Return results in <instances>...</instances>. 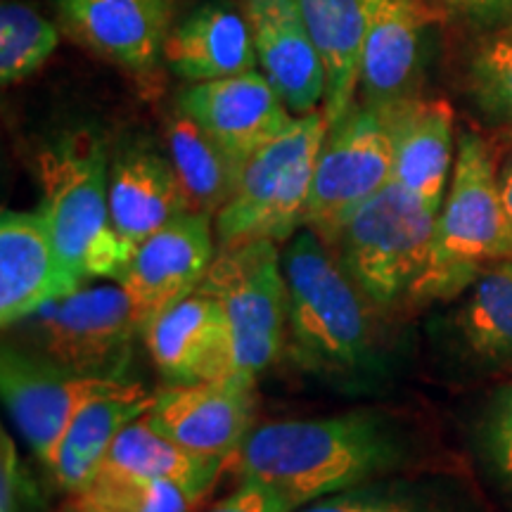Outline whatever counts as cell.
<instances>
[{
    "label": "cell",
    "instance_id": "6da1fadb",
    "mask_svg": "<svg viewBox=\"0 0 512 512\" xmlns=\"http://www.w3.org/2000/svg\"><path fill=\"white\" fill-rule=\"evenodd\" d=\"M401 441L387 418L354 411L252 427L235 453L242 479L264 482L294 510L373 482L399 463Z\"/></svg>",
    "mask_w": 512,
    "mask_h": 512
},
{
    "label": "cell",
    "instance_id": "7a4b0ae2",
    "mask_svg": "<svg viewBox=\"0 0 512 512\" xmlns=\"http://www.w3.org/2000/svg\"><path fill=\"white\" fill-rule=\"evenodd\" d=\"M330 249L304 228L283 252L287 342L302 368L351 375L373 363V302Z\"/></svg>",
    "mask_w": 512,
    "mask_h": 512
},
{
    "label": "cell",
    "instance_id": "3957f363",
    "mask_svg": "<svg viewBox=\"0 0 512 512\" xmlns=\"http://www.w3.org/2000/svg\"><path fill=\"white\" fill-rule=\"evenodd\" d=\"M36 174L43 192L38 209L72 290L95 278H117L131 254L112 228L105 145L91 133H74L38 155Z\"/></svg>",
    "mask_w": 512,
    "mask_h": 512
},
{
    "label": "cell",
    "instance_id": "277c9868",
    "mask_svg": "<svg viewBox=\"0 0 512 512\" xmlns=\"http://www.w3.org/2000/svg\"><path fill=\"white\" fill-rule=\"evenodd\" d=\"M512 259V223L498 188L496 155L475 133H463L446 204L439 211L430 264L413 302L453 299L475 285L486 266Z\"/></svg>",
    "mask_w": 512,
    "mask_h": 512
},
{
    "label": "cell",
    "instance_id": "5b68a950",
    "mask_svg": "<svg viewBox=\"0 0 512 512\" xmlns=\"http://www.w3.org/2000/svg\"><path fill=\"white\" fill-rule=\"evenodd\" d=\"M330 124L325 112L297 117L290 126L256 150L226 207L214 219L219 247L252 240H290L304 226L313 169Z\"/></svg>",
    "mask_w": 512,
    "mask_h": 512
},
{
    "label": "cell",
    "instance_id": "8992f818",
    "mask_svg": "<svg viewBox=\"0 0 512 512\" xmlns=\"http://www.w3.org/2000/svg\"><path fill=\"white\" fill-rule=\"evenodd\" d=\"M439 211L389 181L356 211L332 242L339 264L375 306L411 297L430 264Z\"/></svg>",
    "mask_w": 512,
    "mask_h": 512
},
{
    "label": "cell",
    "instance_id": "52a82bcc",
    "mask_svg": "<svg viewBox=\"0 0 512 512\" xmlns=\"http://www.w3.org/2000/svg\"><path fill=\"white\" fill-rule=\"evenodd\" d=\"M8 330L17 332L27 354L69 373L112 380H121L131 361L133 342L143 335L119 285L79 287Z\"/></svg>",
    "mask_w": 512,
    "mask_h": 512
},
{
    "label": "cell",
    "instance_id": "ba28073f",
    "mask_svg": "<svg viewBox=\"0 0 512 512\" xmlns=\"http://www.w3.org/2000/svg\"><path fill=\"white\" fill-rule=\"evenodd\" d=\"M197 290L226 311L238 370L254 377L264 373L287 347V285L275 242L219 247Z\"/></svg>",
    "mask_w": 512,
    "mask_h": 512
},
{
    "label": "cell",
    "instance_id": "9c48e42d",
    "mask_svg": "<svg viewBox=\"0 0 512 512\" xmlns=\"http://www.w3.org/2000/svg\"><path fill=\"white\" fill-rule=\"evenodd\" d=\"M394 181V147L380 112L356 105L330 126L320 147L304 228L332 247L339 230L375 192Z\"/></svg>",
    "mask_w": 512,
    "mask_h": 512
},
{
    "label": "cell",
    "instance_id": "30bf717a",
    "mask_svg": "<svg viewBox=\"0 0 512 512\" xmlns=\"http://www.w3.org/2000/svg\"><path fill=\"white\" fill-rule=\"evenodd\" d=\"M140 387L112 377L69 373L55 363L5 344L0 356V392L17 432L38 460L50 467L67 427L86 403Z\"/></svg>",
    "mask_w": 512,
    "mask_h": 512
},
{
    "label": "cell",
    "instance_id": "8fae6325",
    "mask_svg": "<svg viewBox=\"0 0 512 512\" xmlns=\"http://www.w3.org/2000/svg\"><path fill=\"white\" fill-rule=\"evenodd\" d=\"M211 219L214 216L188 211L169 221L140 242L117 273L114 280L126 292L140 330L202 285L216 256Z\"/></svg>",
    "mask_w": 512,
    "mask_h": 512
},
{
    "label": "cell",
    "instance_id": "7c38bea8",
    "mask_svg": "<svg viewBox=\"0 0 512 512\" xmlns=\"http://www.w3.org/2000/svg\"><path fill=\"white\" fill-rule=\"evenodd\" d=\"M254 380L238 370L202 384H171L155 394L145 418L185 451L233 460L254 427Z\"/></svg>",
    "mask_w": 512,
    "mask_h": 512
},
{
    "label": "cell",
    "instance_id": "4fadbf2b",
    "mask_svg": "<svg viewBox=\"0 0 512 512\" xmlns=\"http://www.w3.org/2000/svg\"><path fill=\"white\" fill-rule=\"evenodd\" d=\"M366 36L361 60V105L384 110L418 98L422 38L444 12L427 0H363Z\"/></svg>",
    "mask_w": 512,
    "mask_h": 512
},
{
    "label": "cell",
    "instance_id": "5bb4252c",
    "mask_svg": "<svg viewBox=\"0 0 512 512\" xmlns=\"http://www.w3.org/2000/svg\"><path fill=\"white\" fill-rule=\"evenodd\" d=\"M178 110L219 140L242 166L294 121L266 74L256 69L219 81L192 83L178 93Z\"/></svg>",
    "mask_w": 512,
    "mask_h": 512
},
{
    "label": "cell",
    "instance_id": "9a60e30c",
    "mask_svg": "<svg viewBox=\"0 0 512 512\" xmlns=\"http://www.w3.org/2000/svg\"><path fill=\"white\" fill-rule=\"evenodd\" d=\"M143 337L159 375L171 384H202L238 373L226 311L200 290L150 320Z\"/></svg>",
    "mask_w": 512,
    "mask_h": 512
},
{
    "label": "cell",
    "instance_id": "2e32d148",
    "mask_svg": "<svg viewBox=\"0 0 512 512\" xmlns=\"http://www.w3.org/2000/svg\"><path fill=\"white\" fill-rule=\"evenodd\" d=\"M245 17L261 69L287 110L297 117L316 112L328 74L294 0H247Z\"/></svg>",
    "mask_w": 512,
    "mask_h": 512
},
{
    "label": "cell",
    "instance_id": "e0dca14e",
    "mask_svg": "<svg viewBox=\"0 0 512 512\" xmlns=\"http://www.w3.org/2000/svg\"><path fill=\"white\" fill-rule=\"evenodd\" d=\"M64 29L119 67L145 72L164 55L171 0H60Z\"/></svg>",
    "mask_w": 512,
    "mask_h": 512
},
{
    "label": "cell",
    "instance_id": "ac0fdd59",
    "mask_svg": "<svg viewBox=\"0 0 512 512\" xmlns=\"http://www.w3.org/2000/svg\"><path fill=\"white\" fill-rule=\"evenodd\" d=\"M41 209L0 216V323L12 325L53 299L72 294Z\"/></svg>",
    "mask_w": 512,
    "mask_h": 512
},
{
    "label": "cell",
    "instance_id": "d6986e66",
    "mask_svg": "<svg viewBox=\"0 0 512 512\" xmlns=\"http://www.w3.org/2000/svg\"><path fill=\"white\" fill-rule=\"evenodd\" d=\"M380 117L394 147V181L441 211L453 159V110L446 100L408 98Z\"/></svg>",
    "mask_w": 512,
    "mask_h": 512
},
{
    "label": "cell",
    "instance_id": "ffe728a7",
    "mask_svg": "<svg viewBox=\"0 0 512 512\" xmlns=\"http://www.w3.org/2000/svg\"><path fill=\"white\" fill-rule=\"evenodd\" d=\"M183 214H188V200L171 157L138 145L114 159L110 169V219L128 254Z\"/></svg>",
    "mask_w": 512,
    "mask_h": 512
},
{
    "label": "cell",
    "instance_id": "44dd1931",
    "mask_svg": "<svg viewBox=\"0 0 512 512\" xmlns=\"http://www.w3.org/2000/svg\"><path fill=\"white\" fill-rule=\"evenodd\" d=\"M164 60L190 83L219 81L254 72L256 55L247 17L226 5H202L190 12L164 43Z\"/></svg>",
    "mask_w": 512,
    "mask_h": 512
},
{
    "label": "cell",
    "instance_id": "7402d4cb",
    "mask_svg": "<svg viewBox=\"0 0 512 512\" xmlns=\"http://www.w3.org/2000/svg\"><path fill=\"white\" fill-rule=\"evenodd\" d=\"M328 74L325 119L337 124L354 107L361 83L366 8L363 0H294Z\"/></svg>",
    "mask_w": 512,
    "mask_h": 512
},
{
    "label": "cell",
    "instance_id": "603a6c76",
    "mask_svg": "<svg viewBox=\"0 0 512 512\" xmlns=\"http://www.w3.org/2000/svg\"><path fill=\"white\" fill-rule=\"evenodd\" d=\"M152 403H155V394L145 392L143 387L124 394L100 396L86 403L74 415L72 425L67 427V434L57 448L55 460L48 467L55 482L72 494L86 489L119 432L133 420L143 418Z\"/></svg>",
    "mask_w": 512,
    "mask_h": 512
},
{
    "label": "cell",
    "instance_id": "cb8c5ba5",
    "mask_svg": "<svg viewBox=\"0 0 512 512\" xmlns=\"http://www.w3.org/2000/svg\"><path fill=\"white\" fill-rule=\"evenodd\" d=\"M166 138L188 211L216 219L238 188L242 164L181 110L169 119Z\"/></svg>",
    "mask_w": 512,
    "mask_h": 512
},
{
    "label": "cell",
    "instance_id": "d4e9b609",
    "mask_svg": "<svg viewBox=\"0 0 512 512\" xmlns=\"http://www.w3.org/2000/svg\"><path fill=\"white\" fill-rule=\"evenodd\" d=\"M145 415L133 420L131 425H126L119 432V437L114 439L98 470L164 479V482H176L185 489L207 496L228 460L197 456V453L185 451L176 441L157 432L147 422Z\"/></svg>",
    "mask_w": 512,
    "mask_h": 512
},
{
    "label": "cell",
    "instance_id": "484cf974",
    "mask_svg": "<svg viewBox=\"0 0 512 512\" xmlns=\"http://www.w3.org/2000/svg\"><path fill=\"white\" fill-rule=\"evenodd\" d=\"M470 349L491 361L512 358V259L486 266L460 313Z\"/></svg>",
    "mask_w": 512,
    "mask_h": 512
},
{
    "label": "cell",
    "instance_id": "4316f807",
    "mask_svg": "<svg viewBox=\"0 0 512 512\" xmlns=\"http://www.w3.org/2000/svg\"><path fill=\"white\" fill-rule=\"evenodd\" d=\"M74 498L105 512H192L204 496L164 479L98 470Z\"/></svg>",
    "mask_w": 512,
    "mask_h": 512
},
{
    "label": "cell",
    "instance_id": "83f0119b",
    "mask_svg": "<svg viewBox=\"0 0 512 512\" xmlns=\"http://www.w3.org/2000/svg\"><path fill=\"white\" fill-rule=\"evenodd\" d=\"M60 34L55 24L22 3L0 10V81L3 86L27 79L55 53Z\"/></svg>",
    "mask_w": 512,
    "mask_h": 512
},
{
    "label": "cell",
    "instance_id": "f1b7e54d",
    "mask_svg": "<svg viewBox=\"0 0 512 512\" xmlns=\"http://www.w3.org/2000/svg\"><path fill=\"white\" fill-rule=\"evenodd\" d=\"M470 88L486 117L512 121V41L482 48L472 62Z\"/></svg>",
    "mask_w": 512,
    "mask_h": 512
},
{
    "label": "cell",
    "instance_id": "f546056e",
    "mask_svg": "<svg viewBox=\"0 0 512 512\" xmlns=\"http://www.w3.org/2000/svg\"><path fill=\"white\" fill-rule=\"evenodd\" d=\"M294 512H437L422 498L396 484L366 482L306 503Z\"/></svg>",
    "mask_w": 512,
    "mask_h": 512
},
{
    "label": "cell",
    "instance_id": "4dcf8cb0",
    "mask_svg": "<svg viewBox=\"0 0 512 512\" xmlns=\"http://www.w3.org/2000/svg\"><path fill=\"white\" fill-rule=\"evenodd\" d=\"M207 512H294V505L268 484L242 479V484L233 494Z\"/></svg>",
    "mask_w": 512,
    "mask_h": 512
},
{
    "label": "cell",
    "instance_id": "1f68e13d",
    "mask_svg": "<svg viewBox=\"0 0 512 512\" xmlns=\"http://www.w3.org/2000/svg\"><path fill=\"white\" fill-rule=\"evenodd\" d=\"M486 444H489L491 460L512 489V389L498 396L489 427H486Z\"/></svg>",
    "mask_w": 512,
    "mask_h": 512
},
{
    "label": "cell",
    "instance_id": "d6a6232c",
    "mask_svg": "<svg viewBox=\"0 0 512 512\" xmlns=\"http://www.w3.org/2000/svg\"><path fill=\"white\" fill-rule=\"evenodd\" d=\"M444 15H460L472 22L491 24L512 12V0H427Z\"/></svg>",
    "mask_w": 512,
    "mask_h": 512
},
{
    "label": "cell",
    "instance_id": "836d02e7",
    "mask_svg": "<svg viewBox=\"0 0 512 512\" xmlns=\"http://www.w3.org/2000/svg\"><path fill=\"white\" fill-rule=\"evenodd\" d=\"M498 188H501L503 207L508 211V219L512 223V157L498 171Z\"/></svg>",
    "mask_w": 512,
    "mask_h": 512
},
{
    "label": "cell",
    "instance_id": "e575fe53",
    "mask_svg": "<svg viewBox=\"0 0 512 512\" xmlns=\"http://www.w3.org/2000/svg\"><path fill=\"white\" fill-rule=\"evenodd\" d=\"M62 512H105V510H100V508H95V505H88V503L79 501V498H74V501L69 503Z\"/></svg>",
    "mask_w": 512,
    "mask_h": 512
},
{
    "label": "cell",
    "instance_id": "d590c367",
    "mask_svg": "<svg viewBox=\"0 0 512 512\" xmlns=\"http://www.w3.org/2000/svg\"><path fill=\"white\" fill-rule=\"evenodd\" d=\"M508 136H510V138H512V126H510V128H508Z\"/></svg>",
    "mask_w": 512,
    "mask_h": 512
}]
</instances>
